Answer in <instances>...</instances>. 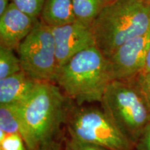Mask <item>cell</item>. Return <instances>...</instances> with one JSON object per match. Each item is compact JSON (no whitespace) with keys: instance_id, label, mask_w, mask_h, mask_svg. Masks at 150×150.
<instances>
[{"instance_id":"1","label":"cell","mask_w":150,"mask_h":150,"mask_svg":"<svg viewBox=\"0 0 150 150\" xmlns=\"http://www.w3.org/2000/svg\"><path fill=\"white\" fill-rule=\"evenodd\" d=\"M95 46L108 58L131 39L150 30V2L115 0L105 6L91 25Z\"/></svg>"},{"instance_id":"2","label":"cell","mask_w":150,"mask_h":150,"mask_svg":"<svg viewBox=\"0 0 150 150\" xmlns=\"http://www.w3.org/2000/svg\"><path fill=\"white\" fill-rule=\"evenodd\" d=\"M111 81L107 58L93 46L58 67L55 82L67 97L81 105L100 102Z\"/></svg>"},{"instance_id":"3","label":"cell","mask_w":150,"mask_h":150,"mask_svg":"<svg viewBox=\"0 0 150 150\" xmlns=\"http://www.w3.org/2000/svg\"><path fill=\"white\" fill-rule=\"evenodd\" d=\"M102 110L134 147L150 122V107L136 77L112 80L101 100Z\"/></svg>"},{"instance_id":"4","label":"cell","mask_w":150,"mask_h":150,"mask_svg":"<svg viewBox=\"0 0 150 150\" xmlns=\"http://www.w3.org/2000/svg\"><path fill=\"white\" fill-rule=\"evenodd\" d=\"M65 102L59 86L38 82L29 97L18 104L37 150L53 140L67 117Z\"/></svg>"},{"instance_id":"5","label":"cell","mask_w":150,"mask_h":150,"mask_svg":"<svg viewBox=\"0 0 150 150\" xmlns=\"http://www.w3.org/2000/svg\"><path fill=\"white\" fill-rule=\"evenodd\" d=\"M70 138L102 146L109 150H134V146L102 110L80 108L67 122Z\"/></svg>"},{"instance_id":"6","label":"cell","mask_w":150,"mask_h":150,"mask_svg":"<svg viewBox=\"0 0 150 150\" xmlns=\"http://www.w3.org/2000/svg\"><path fill=\"white\" fill-rule=\"evenodd\" d=\"M22 70L40 82H55L58 70L52 28L38 20L18 50Z\"/></svg>"},{"instance_id":"7","label":"cell","mask_w":150,"mask_h":150,"mask_svg":"<svg viewBox=\"0 0 150 150\" xmlns=\"http://www.w3.org/2000/svg\"><path fill=\"white\" fill-rule=\"evenodd\" d=\"M150 46V30L120 46L107 58L112 80H129L144 71Z\"/></svg>"},{"instance_id":"8","label":"cell","mask_w":150,"mask_h":150,"mask_svg":"<svg viewBox=\"0 0 150 150\" xmlns=\"http://www.w3.org/2000/svg\"><path fill=\"white\" fill-rule=\"evenodd\" d=\"M55 41L58 67L73 56L91 47L95 46V37L91 26L79 22L52 28Z\"/></svg>"},{"instance_id":"9","label":"cell","mask_w":150,"mask_h":150,"mask_svg":"<svg viewBox=\"0 0 150 150\" xmlns=\"http://www.w3.org/2000/svg\"><path fill=\"white\" fill-rule=\"evenodd\" d=\"M38 20V18L20 10L11 1L5 12L0 16V46L18 50Z\"/></svg>"},{"instance_id":"10","label":"cell","mask_w":150,"mask_h":150,"mask_svg":"<svg viewBox=\"0 0 150 150\" xmlns=\"http://www.w3.org/2000/svg\"><path fill=\"white\" fill-rule=\"evenodd\" d=\"M38 82L23 70L0 80V105L22 104L31 95Z\"/></svg>"},{"instance_id":"11","label":"cell","mask_w":150,"mask_h":150,"mask_svg":"<svg viewBox=\"0 0 150 150\" xmlns=\"http://www.w3.org/2000/svg\"><path fill=\"white\" fill-rule=\"evenodd\" d=\"M0 129L21 136L28 150H37L18 104L0 105Z\"/></svg>"},{"instance_id":"12","label":"cell","mask_w":150,"mask_h":150,"mask_svg":"<svg viewBox=\"0 0 150 150\" xmlns=\"http://www.w3.org/2000/svg\"><path fill=\"white\" fill-rule=\"evenodd\" d=\"M40 16V21L51 28L76 22L72 0H45Z\"/></svg>"},{"instance_id":"13","label":"cell","mask_w":150,"mask_h":150,"mask_svg":"<svg viewBox=\"0 0 150 150\" xmlns=\"http://www.w3.org/2000/svg\"><path fill=\"white\" fill-rule=\"evenodd\" d=\"M76 22L91 26L104 8L102 0H72Z\"/></svg>"},{"instance_id":"14","label":"cell","mask_w":150,"mask_h":150,"mask_svg":"<svg viewBox=\"0 0 150 150\" xmlns=\"http://www.w3.org/2000/svg\"><path fill=\"white\" fill-rule=\"evenodd\" d=\"M21 71V63L14 50L0 46V80Z\"/></svg>"},{"instance_id":"15","label":"cell","mask_w":150,"mask_h":150,"mask_svg":"<svg viewBox=\"0 0 150 150\" xmlns=\"http://www.w3.org/2000/svg\"><path fill=\"white\" fill-rule=\"evenodd\" d=\"M45 0H12V2L23 12L38 18Z\"/></svg>"},{"instance_id":"16","label":"cell","mask_w":150,"mask_h":150,"mask_svg":"<svg viewBox=\"0 0 150 150\" xmlns=\"http://www.w3.org/2000/svg\"><path fill=\"white\" fill-rule=\"evenodd\" d=\"M0 150H28L23 138L18 134H7L0 142Z\"/></svg>"},{"instance_id":"17","label":"cell","mask_w":150,"mask_h":150,"mask_svg":"<svg viewBox=\"0 0 150 150\" xmlns=\"http://www.w3.org/2000/svg\"><path fill=\"white\" fill-rule=\"evenodd\" d=\"M70 150H109L102 146L70 138L67 142Z\"/></svg>"},{"instance_id":"18","label":"cell","mask_w":150,"mask_h":150,"mask_svg":"<svg viewBox=\"0 0 150 150\" xmlns=\"http://www.w3.org/2000/svg\"><path fill=\"white\" fill-rule=\"evenodd\" d=\"M134 150H150V122L135 144Z\"/></svg>"},{"instance_id":"19","label":"cell","mask_w":150,"mask_h":150,"mask_svg":"<svg viewBox=\"0 0 150 150\" xmlns=\"http://www.w3.org/2000/svg\"><path fill=\"white\" fill-rule=\"evenodd\" d=\"M150 107V72H142L136 77Z\"/></svg>"},{"instance_id":"20","label":"cell","mask_w":150,"mask_h":150,"mask_svg":"<svg viewBox=\"0 0 150 150\" xmlns=\"http://www.w3.org/2000/svg\"><path fill=\"white\" fill-rule=\"evenodd\" d=\"M38 150H61V148L59 143L54 140H51L42 145Z\"/></svg>"},{"instance_id":"21","label":"cell","mask_w":150,"mask_h":150,"mask_svg":"<svg viewBox=\"0 0 150 150\" xmlns=\"http://www.w3.org/2000/svg\"><path fill=\"white\" fill-rule=\"evenodd\" d=\"M11 1L12 0H0V16L5 12Z\"/></svg>"},{"instance_id":"22","label":"cell","mask_w":150,"mask_h":150,"mask_svg":"<svg viewBox=\"0 0 150 150\" xmlns=\"http://www.w3.org/2000/svg\"><path fill=\"white\" fill-rule=\"evenodd\" d=\"M143 72H150V46L148 50L147 57H146V61H145V69H144Z\"/></svg>"},{"instance_id":"23","label":"cell","mask_w":150,"mask_h":150,"mask_svg":"<svg viewBox=\"0 0 150 150\" xmlns=\"http://www.w3.org/2000/svg\"><path fill=\"white\" fill-rule=\"evenodd\" d=\"M114 1H115V0H102L103 1V4H104V7L105 6L113 2Z\"/></svg>"},{"instance_id":"24","label":"cell","mask_w":150,"mask_h":150,"mask_svg":"<svg viewBox=\"0 0 150 150\" xmlns=\"http://www.w3.org/2000/svg\"><path fill=\"white\" fill-rule=\"evenodd\" d=\"M65 150H70V147H69V146H68V145H67V142H66V145H65Z\"/></svg>"},{"instance_id":"25","label":"cell","mask_w":150,"mask_h":150,"mask_svg":"<svg viewBox=\"0 0 150 150\" xmlns=\"http://www.w3.org/2000/svg\"><path fill=\"white\" fill-rule=\"evenodd\" d=\"M140 1H145V2H150V0H140Z\"/></svg>"}]
</instances>
